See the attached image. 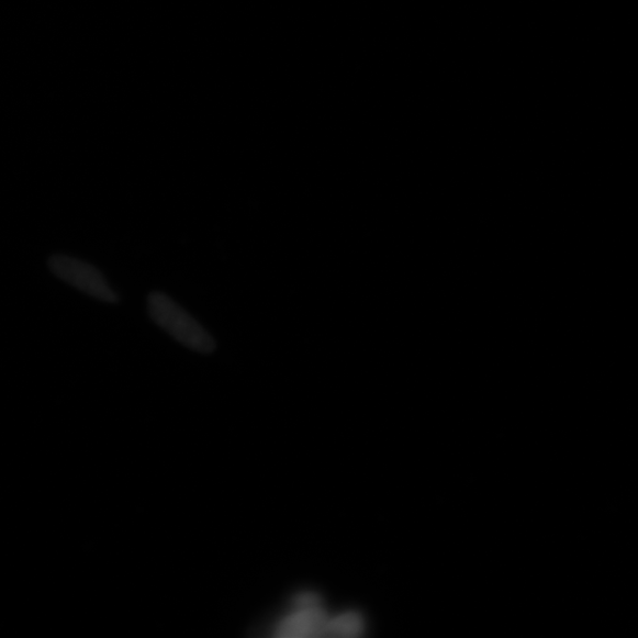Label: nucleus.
Wrapping results in <instances>:
<instances>
[{"label": "nucleus", "mask_w": 638, "mask_h": 638, "mask_svg": "<svg viewBox=\"0 0 638 638\" xmlns=\"http://www.w3.org/2000/svg\"><path fill=\"white\" fill-rule=\"evenodd\" d=\"M295 611L280 620L276 636L282 638L325 637L331 616L317 594L303 593L294 598Z\"/></svg>", "instance_id": "3"}, {"label": "nucleus", "mask_w": 638, "mask_h": 638, "mask_svg": "<svg viewBox=\"0 0 638 638\" xmlns=\"http://www.w3.org/2000/svg\"><path fill=\"white\" fill-rule=\"evenodd\" d=\"M52 272L72 288L104 303H117L119 294L108 284L104 276L90 264L65 255L51 258Z\"/></svg>", "instance_id": "2"}, {"label": "nucleus", "mask_w": 638, "mask_h": 638, "mask_svg": "<svg viewBox=\"0 0 638 638\" xmlns=\"http://www.w3.org/2000/svg\"><path fill=\"white\" fill-rule=\"evenodd\" d=\"M365 630L362 617L357 613H345L331 617L328 631L329 637H356Z\"/></svg>", "instance_id": "4"}, {"label": "nucleus", "mask_w": 638, "mask_h": 638, "mask_svg": "<svg viewBox=\"0 0 638 638\" xmlns=\"http://www.w3.org/2000/svg\"><path fill=\"white\" fill-rule=\"evenodd\" d=\"M148 314L170 337L200 354H212L215 342L209 332L184 309L163 292H153L147 300Z\"/></svg>", "instance_id": "1"}]
</instances>
